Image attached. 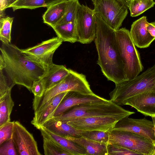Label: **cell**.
<instances>
[{
  "instance_id": "cell-1",
  "label": "cell",
  "mask_w": 155,
  "mask_h": 155,
  "mask_svg": "<svg viewBox=\"0 0 155 155\" xmlns=\"http://www.w3.org/2000/svg\"><path fill=\"white\" fill-rule=\"evenodd\" d=\"M0 50V69L13 87L17 84L31 91L33 82L41 78L48 70L14 44L2 43Z\"/></svg>"
},
{
  "instance_id": "cell-2",
  "label": "cell",
  "mask_w": 155,
  "mask_h": 155,
  "mask_svg": "<svg viewBox=\"0 0 155 155\" xmlns=\"http://www.w3.org/2000/svg\"><path fill=\"white\" fill-rule=\"evenodd\" d=\"M97 31L94 42L97 61L104 75L115 84L127 80L119 50L115 31L95 14Z\"/></svg>"
},
{
  "instance_id": "cell-3",
  "label": "cell",
  "mask_w": 155,
  "mask_h": 155,
  "mask_svg": "<svg viewBox=\"0 0 155 155\" xmlns=\"http://www.w3.org/2000/svg\"><path fill=\"white\" fill-rule=\"evenodd\" d=\"M134 113V112L125 110L109 100L104 102L78 104L53 118L67 122L79 119L97 116H121L125 117Z\"/></svg>"
},
{
  "instance_id": "cell-4",
  "label": "cell",
  "mask_w": 155,
  "mask_h": 155,
  "mask_svg": "<svg viewBox=\"0 0 155 155\" xmlns=\"http://www.w3.org/2000/svg\"><path fill=\"white\" fill-rule=\"evenodd\" d=\"M109 93L110 100L121 106L128 98L146 92H155V64L131 80H126L115 84Z\"/></svg>"
},
{
  "instance_id": "cell-5",
  "label": "cell",
  "mask_w": 155,
  "mask_h": 155,
  "mask_svg": "<svg viewBox=\"0 0 155 155\" xmlns=\"http://www.w3.org/2000/svg\"><path fill=\"white\" fill-rule=\"evenodd\" d=\"M69 91L86 94L94 93L86 76L69 69L68 74L58 84L45 91L42 96H34L32 105L34 110H36L56 95Z\"/></svg>"
},
{
  "instance_id": "cell-6",
  "label": "cell",
  "mask_w": 155,
  "mask_h": 155,
  "mask_svg": "<svg viewBox=\"0 0 155 155\" xmlns=\"http://www.w3.org/2000/svg\"><path fill=\"white\" fill-rule=\"evenodd\" d=\"M118 47L127 80L134 79L142 71L143 67L140 54L125 28L115 31Z\"/></svg>"
},
{
  "instance_id": "cell-7",
  "label": "cell",
  "mask_w": 155,
  "mask_h": 155,
  "mask_svg": "<svg viewBox=\"0 0 155 155\" xmlns=\"http://www.w3.org/2000/svg\"><path fill=\"white\" fill-rule=\"evenodd\" d=\"M93 10L115 31L120 28L126 18L131 0H91Z\"/></svg>"
},
{
  "instance_id": "cell-8",
  "label": "cell",
  "mask_w": 155,
  "mask_h": 155,
  "mask_svg": "<svg viewBox=\"0 0 155 155\" xmlns=\"http://www.w3.org/2000/svg\"><path fill=\"white\" fill-rule=\"evenodd\" d=\"M108 143L120 146L140 155H154L155 152V146L152 142L143 136L129 131L109 132Z\"/></svg>"
},
{
  "instance_id": "cell-9",
  "label": "cell",
  "mask_w": 155,
  "mask_h": 155,
  "mask_svg": "<svg viewBox=\"0 0 155 155\" xmlns=\"http://www.w3.org/2000/svg\"><path fill=\"white\" fill-rule=\"evenodd\" d=\"M75 23L78 42L88 44L94 40L96 35L97 23L93 9L79 2Z\"/></svg>"
},
{
  "instance_id": "cell-10",
  "label": "cell",
  "mask_w": 155,
  "mask_h": 155,
  "mask_svg": "<svg viewBox=\"0 0 155 155\" xmlns=\"http://www.w3.org/2000/svg\"><path fill=\"white\" fill-rule=\"evenodd\" d=\"M63 41L58 37H53L21 51L32 60L48 68L54 64V54Z\"/></svg>"
},
{
  "instance_id": "cell-11",
  "label": "cell",
  "mask_w": 155,
  "mask_h": 155,
  "mask_svg": "<svg viewBox=\"0 0 155 155\" xmlns=\"http://www.w3.org/2000/svg\"><path fill=\"white\" fill-rule=\"evenodd\" d=\"M12 139L18 155H41L32 134L18 121H14Z\"/></svg>"
},
{
  "instance_id": "cell-12",
  "label": "cell",
  "mask_w": 155,
  "mask_h": 155,
  "mask_svg": "<svg viewBox=\"0 0 155 155\" xmlns=\"http://www.w3.org/2000/svg\"><path fill=\"white\" fill-rule=\"evenodd\" d=\"M121 116H97L78 119L67 122L75 129L83 131L110 132Z\"/></svg>"
},
{
  "instance_id": "cell-13",
  "label": "cell",
  "mask_w": 155,
  "mask_h": 155,
  "mask_svg": "<svg viewBox=\"0 0 155 155\" xmlns=\"http://www.w3.org/2000/svg\"><path fill=\"white\" fill-rule=\"evenodd\" d=\"M112 130L129 131L143 136L155 146V136L153 121L145 118L135 119L124 117L118 121Z\"/></svg>"
},
{
  "instance_id": "cell-14",
  "label": "cell",
  "mask_w": 155,
  "mask_h": 155,
  "mask_svg": "<svg viewBox=\"0 0 155 155\" xmlns=\"http://www.w3.org/2000/svg\"><path fill=\"white\" fill-rule=\"evenodd\" d=\"M109 100L94 93L83 94L74 91L68 92L57 107L54 117L61 115L71 108L82 104L104 102Z\"/></svg>"
},
{
  "instance_id": "cell-15",
  "label": "cell",
  "mask_w": 155,
  "mask_h": 155,
  "mask_svg": "<svg viewBox=\"0 0 155 155\" xmlns=\"http://www.w3.org/2000/svg\"><path fill=\"white\" fill-rule=\"evenodd\" d=\"M128 105L143 115L155 116V92H146L130 97L124 101L121 106Z\"/></svg>"
},
{
  "instance_id": "cell-16",
  "label": "cell",
  "mask_w": 155,
  "mask_h": 155,
  "mask_svg": "<svg viewBox=\"0 0 155 155\" xmlns=\"http://www.w3.org/2000/svg\"><path fill=\"white\" fill-rule=\"evenodd\" d=\"M68 92L56 95L34 111V116L31 121V124L39 130L47 121L53 117L57 107Z\"/></svg>"
},
{
  "instance_id": "cell-17",
  "label": "cell",
  "mask_w": 155,
  "mask_h": 155,
  "mask_svg": "<svg viewBox=\"0 0 155 155\" xmlns=\"http://www.w3.org/2000/svg\"><path fill=\"white\" fill-rule=\"evenodd\" d=\"M149 22L143 16L134 21L131 25L130 33L135 45L139 48L149 47L155 40L148 32L147 27Z\"/></svg>"
},
{
  "instance_id": "cell-18",
  "label": "cell",
  "mask_w": 155,
  "mask_h": 155,
  "mask_svg": "<svg viewBox=\"0 0 155 155\" xmlns=\"http://www.w3.org/2000/svg\"><path fill=\"white\" fill-rule=\"evenodd\" d=\"M39 130L43 138L53 141L71 155H86L85 150L72 141L52 132L44 126Z\"/></svg>"
},
{
  "instance_id": "cell-19",
  "label": "cell",
  "mask_w": 155,
  "mask_h": 155,
  "mask_svg": "<svg viewBox=\"0 0 155 155\" xmlns=\"http://www.w3.org/2000/svg\"><path fill=\"white\" fill-rule=\"evenodd\" d=\"M72 141L84 149L86 155H108L107 144L95 141L81 137L68 136Z\"/></svg>"
},
{
  "instance_id": "cell-20",
  "label": "cell",
  "mask_w": 155,
  "mask_h": 155,
  "mask_svg": "<svg viewBox=\"0 0 155 155\" xmlns=\"http://www.w3.org/2000/svg\"><path fill=\"white\" fill-rule=\"evenodd\" d=\"M68 0H61L47 7L42 16L43 22L52 28L57 25L64 15Z\"/></svg>"
},
{
  "instance_id": "cell-21",
  "label": "cell",
  "mask_w": 155,
  "mask_h": 155,
  "mask_svg": "<svg viewBox=\"0 0 155 155\" xmlns=\"http://www.w3.org/2000/svg\"><path fill=\"white\" fill-rule=\"evenodd\" d=\"M69 73V69L63 65L53 64L48 68V70L41 78L45 86V91L58 84Z\"/></svg>"
},
{
  "instance_id": "cell-22",
  "label": "cell",
  "mask_w": 155,
  "mask_h": 155,
  "mask_svg": "<svg viewBox=\"0 0 155 155\" xmlns=\"http://www.w3.org/2000/svg\"><path fill=\"white\" fill-rule=\"evenodd\" d=\"M43 126L52 132L64 137L68 136L81 137V130H77L67 122L52 118Z\"/></svg>"
},
{
  "instance_id": "cell-23",
  "label": "cell",
  "mask_w": 155,
  "mask_h": 155,
  "mask_svg": "<svg viewBox=\"0 0 155 155\" xmlns=\"http://www.w3.org/2000/svg\"><path fill=\"white\" fill-rule=\"evenodd\" d=\"M57 37L63 41L71 43L78 42V36L75 21L57 24L52 27Z\"/></svg>"
},
{
  "instance_id": "cell-24",
  "label": "cell",
  "mask_w": 155,
  "mask_h": 155,
  "mask_svg": "<svg viewBox=\"0 0 155 155\" xmlns=\"http://www.w3.org/2000/svg\"><path fill=\"white\" fill-rule=\"evenodd\" d=\"M11 92L10 90L0 97V127L10 121V115L14 106Z\"/></svg>"
},
{
  "instance_id": "cell-25",
  "label": "cell",
  "mask_w": 155,
  "mask_h": 155,
  "mask_svg": "<svg viewBox=\"0 0 155 155\" xmlns=\"http://www.w3.org/2000/svg\"><path fill=\"white\" fill-rule=\"evenodd\" d=\"M61 0H17L9 6L13 11L21 8L31 9L41 7H48Z\"/></svg>"
},
{
  "instance_id": "cell-26",
  "label": "cell",
  "mask_w": 155,
  "mask_h": 155,
  "mask_svg": "<svg viewBox=\"0 0 155 155\" xmlns=\"http://www.w3.org/2000/svg\"><path fill=\"white\" fill-rule=\"evenodd\" d=\"M153 0H131L128 9L132 17L139 15L146 10L154 6Z\"/></svg>"
},
{
  "instance_id": "cell-27",
  "label": "cell",
  "mask_w": 155,
  "mask_h": 155,
  "mask_svg": "<svg viewBox=\"0 0 155 155\" xmlns=\"http://www.w3.org/2000/svg\"><path fill=\"white\" fill-rule=\"evenodd\" d=\"M14 18L4 16L0 18V40L2 43H11V31Z\"/></svg>"
},
{
  "instance_id": "cell-28",
  "label": "cell",
  "mask_w": 155,
  "mask_h": 155,
  "mask_svg": "<svg viewBox=\"0 0 155 155\" xmlns=\"http://www.w3.org/2000/svg\"><path fill=\"white\" fill-rule=\"evenodd\" d=\"M80 136L95 141L108 144L109 132L97 130H81Z\"/></svg>"
},
{
  "instance_id": "cell-29",
  "label": "cell",
  "mask_w": 155,
  "mask_h": 155,
  "mask_svg": "<svg viewBox=\"0 0 155 155\" xmlns=\"http://www.w3.org/2000/svg\"><path fill=\"white\" fill-rule=\"evenodd\" d=\"M43 138V147L45 155H71L53 141Z\"/></svg>"
},
{
  "instance_id": "cell-30",
  "label": "cell",
  "mask_w": 155,
  "mask_h": 155,
  "mask_svg": "<svg viewBox=\"0 0 155 155\" xmlns=\"http://www.w3.org/2000/svg\"><path fill=\"white\" fill-rule=\"evenodd\" d=\"M78 0H68L65 12L57 24L75 21Z\"/></svg>"
},
{
  "instance_id": "cell-31",
  "label": "cell",
  "mask_w": 155,
  "mask_h": 155,
  "mask_svg": "<svg viewBox=\"0 0 155 155\" xmlns=\"http://www.w3.org/2000/svg\"><path fill=\"white\" fill-rule=\"evenodd\" d=\"M107 150L108 155H140L124 147L114 144L108 143Z\"/></svg>"
},
{
  "instance_id": "cell-32",
  "label": "cell",
  "mask_w": 155,
  "mask_h": 155,
  "mask_svg": "<svg viewBox=\"0 0 155 155\" xmlns=\"http://www.w3.org/2000/svg\"><path fill=\"white\" fill-rule=\"evenodd\" d=\"M14 123L10 121L0 127V145L12 138Z\"/></svg>"
},
{
  "instance_id": "cell-33",
  "label": "cell",
  "mask_w": 155,
  "mask_h": 155,
  "mask_svg": "<svg viewBox=\"0 0 155 155\" xmlns=\"http://www.w3.org/2000/svg\"><path fill=\"white\" fill-rule=\"evenodd\" d=\"M0 146V155H18L12 138L5 142Z\"/></svg>"
},
{
  "instance_id": "cell-34",
  "label": "cell",
  "mask_w": 155,
  "mask_h": 155,
  "mask_svg": "<svg viewBox=\"0 0 155 155\" xmlns=\"http://www.w3.org/2000/svg\"><path fill=\"white\" fill-rule=\"evenodd\" d=\"M31 91L34 94V96L41 97L43 96L45 91V83L41 78L33 82Z\"/></svg>"
},
{
  "instance_id": "cell-35",
  "label": "cell",
  "mask_w": 155,
  "mask_h": 155,
  "mask_svg": "<svg viewBox=\"0 0 155 155\" xmlns=\"http://www.w3.org/2000/svg\"><path fill=\"white\" fill-rule=\"evenodd\" d=\"M12 87L3 70L0 69V97L5 95L9 90H12Z\"/></svg>"
},
{
  "instance_id": "cell-36",
  "label": "cell",
  "mask_w": 155,
  "mask_h": 155,
  "mask_svg": "<svg viewBox=\"0 0 155 155\" xmlns=\"http://www.w3.org/2000/svg\"><path fill=\"white\" fill-rule=\"evenodd\" d=\"M0 10L1 16L5 15L4 11L7 8L8 5V0H0Z\"/></svg>"
},
{
  "instance_id": "cell-37",
  "label": "cell",
  "mask_w": 155,
  "mask_h": 155,
  "mask_svg": "<svg viewBox=\"0 0 155 155\" xmlns=\"http://www.w3.org/2000/svg\"><path fill=\"white\" fill-rule=\"evenodd\" d=\"M147 29L150 35L155 37V21L149 23Z\"/></svg>"
},
{
  "instance_id": "cell-38",
  "label": "cell",
  "mask_w": 155,
  "mask_h": 155,
  "mask_svg": "<svg viewBox=\"0 0 155 155\" xmlns=\"http://www.w3.org/2000/svg\"><path fill=\"white\" fill-rule=\"evenodd\" d=\"M17 0H8V5L7 7V8H8L9 6H10L11 5L13 4Z\"/></svg>"
},
{
  "instance_id": "cell-39",
  "label": "cell",
  "mask_w": 155,
  "mask_h": 155,
  "mask_svg": "<svg viewBox=\"0 0 155 155\" xmlns=\"http://www.w3.org/2000/svg\"><path fill=\"white\" fill-rule=\"evenodd\" d=\"M152 121L153 122L154 126V134L155 136V116L151 117ZM154 155H155V152Z\"/></svg>"
},
{
  "instance_id": "cell-40",
  "label": "cell",
  "mask_w": 155,
  "mask_h": 155,
  "mask_svg": "<svg viewBox=\"0 0 155 155\" xmlns=\"http://www.w3.org/2000/svg\"></svg>"
}]
</instances>
